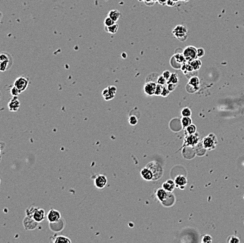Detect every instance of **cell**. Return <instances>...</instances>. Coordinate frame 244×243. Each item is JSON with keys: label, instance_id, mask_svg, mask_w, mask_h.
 Instances as JSON below:
<instances>
[{"label": "cell", "instance_id": "ee69618b", "mask_svg": "<svg viewBox=\"0 0 244 243\" xmlns=\"http://www.w3.org/2000/svg\"><path fill=\"white\" fill-rule=\"evenodd\" d=\"M0 16H1V14H0ZM0 23H1V21H0Z\"/></svg>", "mask_w": 244, "mask_h": 243}, {"label": "cell", "instance_id": "44dd1931", "mask_svg": "<svg viewBox=\"0 0 244 243\" xmlns=\"http://www.w3.org/2000/svg\"><path fill=\"white\" fill-rule=\"evenodd\" d=\"M54 243H71V240L69 239L67 237H65L63 236H57L53 240Z\"/></svg>", "mask_w": 244, "mask_h": 243}, {"label": "cell", "instance_id": "f546056e", "mask_svg": "<svg viewBox=\"0 0 244 243\" xmlns=\"http://www.w3.org/2000/svg\"><path fill=\"white\" fill-rule=\"evenodd\" d=\"M164 86H162L161 84H158V83H157L156 90H155V93H154V95H155L156 96H161Z\"/></svg>", "mask_w": 244, "mask_h": 243}, {"label": "cell", "instance_id": "52a82bcc", "mask_svg": "<svg viewBox=\"0 0 244 243\" xmlns=\"http://www.w3.org/2000/svg\"><path fill=\"white\" fill-rule=\"evenodd\" d=\"M157 83L154 82H147L144 86V92L148 96H154Z\"/></svg>", "mask_w": 244, "mask_h": 243}, {"label": "cell", "instance_id": "ffe728a7", "mask_svg": "<svg viewBox=\"0 0 244 243\" xmlns=\"http://www.w3.org/2000/svg\"><path fill=\"white\" fill-rule=\"evenodd\" d=\"M108 16L109 18H111L115 23H117L121 17V13L117 9H113L111 10L110 12L108 13Z\"/></svg>", "mask_w": 244, "mask_h": 243}, {"label": "cell", "instance_id": "b9f144b4", "mask_svg": "<svg viewBox=\"0 0 244 243\" xmlns=\"http://www.w3.org/2000/svg\"><path fill=\"white\" fill-rule=\"evenodd\" d=\"M172 1H173V2L175 3V2H178L179 1V0H172Z\"/></svg>", "mask_w": 244, "mask_h": 243}, {"label": "cell", "instance_id": "8d00e7d4", "mask_svg": "<svg viewBox=\"0 0 244 243\" xmlns=\"http://www.w3.org/2000/svg\"><path fill=\"white\" fill-rule=\"evenodd\" d=\"M205 54V50L203 48H199L197 49V58L203 57Z\"/></svg>", "mask_w": 244, "mask_h": 243}, {"label": "cell", "instance_id": "5bb4252c", "mask_svg": "<svg viewBox=\"0 0 244 243\" xmlns=\"http://www.w3.org/2000/svg\"><path fill=\"white\" fill-rule=\"evenodd\" d=\"M20 106H21V103H20L17 97H13L8 102V108L9 111L15 112V111H17L19 110Z\"/></svg>", "mask_w": 244, "mask_h": 243}, {"label": "cell", "instance_id": "4dcf8cb0", "mask_svg": "<svg viewBox=\"0 0 244 243\" xmlns=\"http://www.w3.org/2000/svg\"><path fill=\"white\" fill-rule=\"evenodd\" d=\"M21 93L22 92L20 90H18V89L17 88L16 86H13V87L11 88V93L13 97H17L20 93Z\"/></svg>", "mask_w": 244, "mask_h": 243}, {"label": "cell", "instance_id": "f1b7e54d", "mask_svg": "<svg viewBox=\"0 0 244 243\" xmlns=\"http://www.w3.org/2000/svg\"><path fill=\"white\" fill-rule=\"evenodd\" d=\"M114 23H115V22L112 20L111 18H109L108 16V17L105 18V21H104V26H105V27L111 26Z\"/></svg>", "mask_w": 244, "mask_h": 243}, {"label": "cell", "instance_id": "8992f818", "mask_svg": "<svg viewBox=\"0 0 244 243\" xmlns=\"http://www.w3.org/2000/svg\"><path fill=\"white\" fill-rule=\"evenodd\" d=\"M117 88L114 86H108V88L104 89L102 92L103 97L105 100H112L116 96Z\"/></svg>", "mask_w": 244, "mask_h": 243}, {"label": "cell", "instance_id": "277c9868", "mask_svg": "<svg viewBox=\"0 0 244 243\" xmlns=\"http://www.w3.org/2000/svg\"><path fill=\"white\" fill-rule=\"evenodd\" d=\"M186 60L189 62L197 58V49L194 46H187L184 49L183 54Z\"/></svg>", "mask_w": 244, "mask_h": 243}, {"label": "cell", "instance_id": "4316f807", "mask_svg": "<svg viewBox=\"0 0 244 243\" xmlns=\"http://www.w3.org/2000/svg\"><path fill=\"white\" fill-rule=\"evenodd\" d=\"M186 130L188 135H193V134H195L196 131V127L194 125L191 124L189 126L186 128Z\"/></svg>", "mask_w": 244, "mask_h": 243}, {"label": "cell", "instance_id": "3957f363", "mask_svg": "<svg viewBox=\"0 0 244 243\" xmlns=\"http://www.w3.org/2000/svg\"><path fill=\"white\" fill-rule=\"evenodd\" d=\"M173 35L175 37L180 41H183L187 38V29L186 27L181 25L175 26V28L173 30Z\"/></svg>", "mask_w": 244, "mask_h": 243}, {"label": "cell", "instance_id": "d6a6232c", "mask_svg": "<svg viewBox=\"0 0 244 243\" xmlns=\"http://www.w3.org/2000/svg\"><path fill=\"white\" fill-rule=\"evenodd\" d=\"M128 121H129V124H130L131 125H136L137 124V122H138V120H137L136 116H131L129 117Z\"/></svg>", "mask_w": 244, "mask_h": 243}, {"label": "cell", "instance_id": "e575fe53", "mask_svg": "<svg viewBox=\"0 0 244 243\" xmlns=\"http://www.w3.org/2000/svg\"><path fill=\"white\" fill-rule=\"evenodd\" d=\"M177 86H178V84H175V83H167V88L170 92H172L175 90V88L177 87Z\"/></svg>", "mask_w": 244, "mask_h": 243}, {"label": "cell", "instance_id": "6da1fadb", "mask_svg": "<svg viewBox=\"0 0 244 243\" xmlns=\"http://www.w3.org/2000/svg\"><path fill=\"white\" fill-rule=\"evenodd\" d=\"M147 167L148 168H150L153 173V180H157L161 177L163 174V169L162 167L160 166V165L156 163V162H151V163L147 164Z\"/></svg>", "mask_w": 244, "mask_h": 243}, {"label": "cell", "instance_id": "f35d334b", "mask_svg": "<svg viewBox=\"0 0 244 243\" xmlns=\"http://www.w3.org/2000/svg\"><path fill=\"white\" fill-rule=\"evenodd\" d=\"M166 5L168 7H173V6H174V5H175V2L172 1V0H168Z\"/></svg>", "mask_w": 244, "mask_h": 243}, {"label": "cell", "instance_id": "e0dca14e", "mask_svg": "<svg viewBox=\"0 0 244 243\" xmlns=\"http://www.w3.org/2000/svg\"><path fill=\"white\" fill-rule=\"evenodd\" d=\"M140 174H141V177H142V179H144V180L146 181L153 180V178H154L153 173L151 171V170L150 168H148L147 167L142 169L141 172H140Z\"/></svg>", "mask_w": 244, "mask_h": 243}, {"label": "cell", "instance_id": "9a60e30c", "mask_svg": "<svg viewBox=\"0 0 244 243\" xmlns=\"http://www.w3.org/2000/svg\"><path fill=\"white\" fill-rule=\"evenodd\" d=\"M169 192L165 191L164 189H159L156 192V198H158L159 201H161L162 203H164L165 201H166L169 196Z\"/></svg>", "mask_w": 244, "mask_h": 243}, {"label": "cell", "instance_id": "836d02e7", "mask_svg": "<svg viewBox=\"0 0 244 243\" xmlns=\"http://www.w3.org/2000/svg\"><path fill=\"white\" fill-rule=\"evenodd\" d=\"M228 242L229 243H239L240 240L236 236H231L228 240Z\"/></svg>", "mask_w": 244, "mask_h": 243}, {"label": "cell", "instance_id": "1f68e13d", "mask_svg": "<svg viewBox=\"0 0 244 243\" xmlns=\"http://www.w3.org/2000/svg\"><path fill=\"white\" fill-rule=\"evenodd\" d=\"M212 241H213L212 237L210 236H208V235L204 236L203 237H202V240H201V242L203 243H211Z\"/></svg>", "mask_w": 244, "mask_h": 243}, {"label": "cell", "instance_id": "ba28073f", "mask_svg": "<svg viewBox=\"0 0 244 243\" xmlns=\"http://www.w3.org/2000/svg\"><path fill=\"white\" fill-rule=\"evenodd\" d=\"M94 184L98 189H104L108 184V179L103 175H98L94 180Z\"/></svg>", "mask_w": 244, "mask_h": 243}, {"label": "cell", "instance_id": "603a6c76", "mask_svg": "<svg viewBox=\"0 0 244 243\" xmlns=\"http://www.w3.org/2000/svg\"><path fill=\"white\" fill-rule=\"evenodd\" d=\"M191 66L192 67V68L194 69V70H198V69H200L201 66V61L199 59H194L192 61L189 62Z\"/></svg>", "mask_w": 244, "mask_h": 243}, {"label": "cell", "instance_id": "7bdbcfd3", "mask_svg": "<svg viewBox=\"0 0 244 243\" xmlns=\"http://www.w3.org/2000/svg\"><path fill=\"white\" fill-rule=\"evenodd\" d=\"M182 1H187V0H182Z\"/></svg>", "mask_w": 244, "mask_h": 243}, {"label": "cell", "instance_id": "9c48e42d", "mask_svg": "<svg viewBox=\"0 0 244 243\" xmlns=\"http://www.w3.org/2000/svg\"><path fill=\"white\" fill-rule=\"evenodd\" d=\"M9 55L4 53L0 54V71L5 72L8 67L9 63Z\"/></svg>", "mask_w": 244, "mask_h": 243}, {"label": "cell", "instance_id": "bcb514c9", "mask_svg": "<svg viewBox=\"0 0 244 243\" xmlns=\"http://www.w3.org/2000/svg\"><path fill=\"white\" fill-rule=\"evenodd\" d=\"M139 1H142V0H139Z\"/></svg>", "mask_w": 244, "mask_h": 243}, {"label": "cell", "instance_id": "83f0119b", "mask_svg": "<svg viewBox=\"0 0 244 243\" xmlns=\"http://www.w3.org/2000/svg\"><path fill=\"white\" fill-rule=\"evenodd\" d=\"M156 83H158V84H161L162 86H165L167 83V80L165 79L164 77H163V75H159V76L157 77Z\"/></svg>", "mask_w": 244, "mask_h": 243}, {"label": "cell", "instance_id": "d6986e66", "mask_svg": "<svg viewBox=\"0 0 244 243\" xmlns=\"http://www.w3.org/2000/svg\"><path fill=\"white\" fill-rule=\"evenodd\" d=\"M187 144L189 145V146H194L199 142V138L197 135H196L195 134L193 135H189V136L187 137L186 139H185Z\"/></svg>", "mask_w": 244, "mask_h": 243}, {"label": "cell", "instance_id": "74e56055", "mask_svg": "<svg viewBox=\"0 0 244 243\" xmlns=\"http://www.w3.org/2000/svg\"><path fill=\"white\" fill-rule=\"evenodd\" d=\"M162 75H163V77H164L165 78V79L167 80V82H168V79H170L171 73H170V72L169 71H168V70H165V71H164V72H163Z\"/></svg>", "mask_w": 244, "mask_h": 243}, {"label": "cell", "instance_id": "7a4b0ae2", "mask_svg": "<svg viewBox=\"0 0 244 243\" xmlns=\"http://www.w3.org/2000/svg\"><path fill=\"white\" fill-rule=\"evenodd\" d=\"M30 83V79L26 76H21L17 78L14 82L13 86L21 91V92L25 91Z\"/></svg>", "mask_w": 244, "mask_h": 243}, {"label": "cell", "instance_id": "5b68a950", "mask_svg": "<svg viewBox=\"0 0 244 243\" xmlns=\"http://www.w3.org/2000/svg\"><path fill=\"white\" fill-rule=\"evenodd\" d=\"M199 79L197 77H192L189 81V83H187L186 90L190 93H195L196 91L199 90Z\"/></svg>", "mask_w": 244, "mask_h": 243}, {"label": "cell", "instance_id": "8fae6325", "mask_svg": "<svg viewBox=\"0 0 244 243\" xmlns=\"http://www.w3.org/2000/svg\"><path fill=\"white\" fill-rule=\"evenodd\" d=\"M37 223L36 221L33 219L32 217L27 216L26 218H25L23 224L25 228L27 230H32L37 227Z\"/></svg>", "mask_w": 244, "mask_h": 243}, {"label": "cell", "instance_id": "30bf717a", "mask_svg": "<svg viewBox=\"0 0 244 243\" xmlns=\"http://www.w3.org/2000/svg\"><path fill=\"white\" fill-rule=\"evenodd\" d=\"M60 213L56 209H50L47 214L48 221L50 223H56L60 219Z\"/></svg>", "mask_w": 244, "mask_h": 243}, {"label": "cell", "instance_id": "4fadbf2b", "mask_svg": "<svg viewBox=\"0 0 244 243\" xmlns=\"http://www.w3.org/2000/svg\"><path fill=\"white\" fill-rule=\"evenodd\" d=\"M36 222L40 223L45 218V211L44 209L41 208H36L34 212L32 217Z\"/></svg>", "mask_w": 244, "mask_h": 243}, {"label": "cell", "instance_id": "cb8c5ba5", "mask_svg": "<svg viewBox=\"0 0 244 243\" xmlns=\"http://www.w3.org/2000/svg\"><path fill=\"white\" fill-rule=\"evenodd\" d=\"M181 123L182 126L186 128L187 127H188L189 125L192 124V119H191L190 117H182V119L181 120Z\"/></svg>", "mask_w": 244, "mask_h": 243}, {"label": "cell", "instance_id": "ac0fdd59", "mask_svg": "<svg viewBox=\"0 0 244 243\" xmlns=\"http://www.w3.org/2000/svg\"><path fill=\"white\" fill-rule=\"evenodd\" d=\"M175 186H175V181L171 180H168L165 181V182L163 184L162 188L165 189L166 191L171 193L173 191V190L175 188Z\"/></svg>", "mask_w": 244, "mask_h": 243}, {"label": "cell", "instance_id": "f6af8a7d", "mask_svg": "<svg viewBox=\"0 0 244 243\" xmlns=\"http://www.w3.org/2000/svg\"><path fill=\"white\" fill-rule=\"evenodd\" d=\"M0 184H1V180H0Z\"/></svg>", "mask_w": 244, "mask_h": 243}, {"label": "cell", "instance_id": "d4e9b609", "mask_svg": "<svg viewBox=\"0 0 244 243\" xmlns=\"http://www.w3.org/2000/svg\"><path fill=\"white\" fill-rule=\"evenodd\" d=\"M179 82V78L178 74L175 73H171L170 79H168L167 83H175V84H178Z\"/></svg>", "mask_w": 244, "mask_h": 243}, {"label": "cell", "instance_id": "484cf974", "mask_svg": "<svg viewBox=\"0 0 244 243\" xmlns=\"http://www.w3.org/2000/svg\"><path fill=\"white\" fill-rule=\"evenodd\" d=\"M181 115L182 117H190L192 115V111L190 109L185 107L181 111Z\"/></svg>", "mask_w": 244, "mask_h": 243}, {"label": "cell", "instance_id": "ab89813d", "mask_svg": "<svg viewBox=\"0 0 244 243\" xmlns=\"http://www.w3.org/2000/svg\"><path fill=\"white\" fill-rule=\"evenodd\" d=\"M158 1V2L159 4H161L162 5H164V4H166L168 0H157Z\"/></svg>", "mask_w": 244, "mask_h": 243}, {"label": "cell", "instance_id": "60d3db41", "mask_svg": "<svg viewBox=\"0 0 244 243\" xmlns=\"http://www.w3.org/2000/svg\"><path fill=\"white\" fill-rule=\"evenodd\" d=\"M122 55V57H123V58H125L126 57H127V55H126V54H124V53H123Z\"/></svg>", "mask_w": 244, "mask_h": 243}, {"label": "cell", "instance_id": "7c38bea8", "mask_svg": "<svg viewBox=\"0 0 244 243\" xmlns=\"http://www.w3.org/2000/svg\"><path fill=\"white\" fill-rule=\"evenodd\" d=\"M214 137L215 136L211 137V135H209L203 139V144L206 149H213L215 147L216 140Z\"/></svg>", "mask_w": 244, "mask_h": 243}, {"label": "cell", "instance_id": "7dc6e473", "mask_svg": "<svg viewBox=\"0 0 244 243\" xmlns=\"http://www.w3.org/2000/svg\"><path fill=\"white\" fill-rule=\"evenodd\" d=\"M0 152H1V150H0Z\"/></svg>", "mask_w": 244, "mask_h": 243}, {"label": "cell", "instance_id": "d590c367", "mask_svg": "<svg viewBox=\"0 0 244 243\" xmlns=\"http://www.w3.org/2000/svg\"><path fill=\"white\" fill-rule=\"evenodd\" d=\"M170 91L168 90V88L165 87V86H164V88H163V91H162V93H161V96H162V97H167L168 95L170 94Z\"/></svg>", "mask_w": 244, "mask_h": 243}, {"label": "cell", "instance_id": "2e32d148", "mask_svg": "<svg viewBox=\"0 0 244 243\" xmlns=\"http://www.w3.org/2000/svg\"><path fill=\"white\" fill-rule=\"evenodd\" d=\"M174 181H175V186L181 189H184V186H186L187 184V180L186 177L182 175H179L178 177H176Z\"/></svg>", "mask_w": 244, "mask_h": 243}, {"label": "cell", "instance_id": "7402d4cb", "mask_svg": "<svg viewBox=\"0 0 244 243\" xmlns=\"http://www.w3.org/2000/svg\"><path fill=\"white\" fill-rule=\"evenodd\" d=\"M119 29V25L117 23L112 25L111 26L109 27H105V30L107 32L109 33V34H116Z\"/></svg>", "mask_w": 244, "mask_h": 243}]
</instances>
